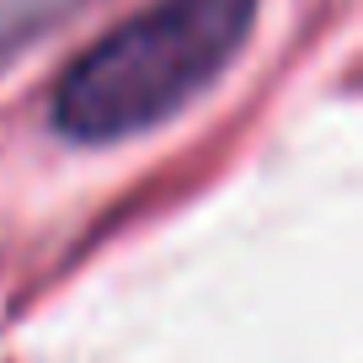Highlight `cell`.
I'll list each match as a JSON object with an SVG mask.
<instances>
[{
  "instance_id": "obj_1",
  "label": "cell",
  "mask_w": 363,
  "mask_h": 363,
  "mask_svg": "<svg viewBox=\"0 0 363 363\" xmlns=\"http://www.w3.org/2000/svg\"><path fill=\"white\" fill-rule=\"evenodd\" d=\"M262 0H155L59 75L48 123L69 145H118L177 118L246 48Z\"/></svg>"
}]
</instances>
